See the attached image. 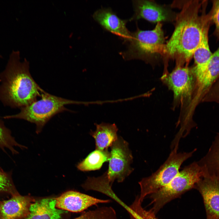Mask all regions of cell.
<instances>
[{"label":"cell","mask_w":219,"mask_h":219,"mask_svg":"<svg viewBox=\"0 0 219 219\" xmlns=\"http://www.w3.org/2000/svg\"><path fill=\"white\" fill-rule=\"evenodd\" d=\"M200 7L197 1H187L176 15L174 30L163 54L176 59L178 64L189 62L201 40L207 19L200 15Z\"/></svg>","instance_id":"obj_1"},{"label":"cell","mask_w":219,"mask_h":219,"mask_svg":"<svg viewBox=\"0 0 219 219\" xmlns=\"http://www.w3.org/2000/svg\"><path fill=\"white\" fill-rule=\"evenodd\" d=\"M19 51L12 50L5 70L0 73V101L12 108L30 104L45 92L37 84L30 71L29 61H21Z\"/></svg>","instance_id":"obj_2"},{"label":"cell","mask_w":219,"mask_h":219,"mask_svg":"<svg viewBox=\"0 0 219 219\" xmlns=\"http://www.w3.org/2000/svg\"><path fill=\"white\" fill-rule=\"evenodd\" d=\"M40 99L20 108V112L15 115L6 116L5 119H23L36 125V132L40 133L46 123L56 114L69 110L66 105L79 102L50 94L46 92L42 94Z\"/></svg>","instance_id":"obj_3"},{"label":"cell","mask_w":219,"mask_h":219,"mask_svg":"<svg viewBox=\"0 0 219 219\" xmlns=\"http://www.w3.org/2000/svg\"><path fill=\"white\" fill-rule=\"evenodd\" d=\"M202 176L200 166L194 162L186 166L166 186L151 194V209L155 214L166 204L194 188Z\"/></svg>","instance_id":"obj_4"},{"label":"cell","mask_w":219,"mask_h":219,"mask_svg":"<svg viewBox=\"0 0 219 219\" xmlns=\"http://www.w3.org/2000/svg\"><path fill=\"white\" fill-rule=\"evenodd\" d=\"M165 40L162 24L158 23L152 30L137 29L132 33L127 50L120 54L126 60L135 59L146 60L149 57L163 54Z\"/></svg>","instance_id":"obj_5"},{"label":"cell","mask_w":219,"mask_h":219,"mask_svg":"<svg viewBox=\"0 0 219 219\" xmlns=\"http://www.w3.org/2000/svg\"><path fill=\"white\" fill-rule=\"evenodd\" d=\"M196 150L189 152L178 153L177 149H173L166 161L155 172L143 178L139 182L141 201L142 203L148 195L155 193L167 185L179 173L182 164L191 157Z\"/></svg>","instance_id":"obj_6"},{"label":"cell","mask_w":219,"mask_h":219,"mask_svg":"<svg viewBox=\"0 0 219 219\" xmlns=\"http://www.w3.org/2000/svg\"><path fill=\"white\" fill-rule=\"evenodd\" d=\"M110 147L108 169L104 174L112 185L116 180L119 182H123L134 169L130 166L133 158L126 141L118 137Z\"/></svg>","instance_id":"obj_7"},{"label":"cell","mask_w":219,"mask_h":219,"mask_svg":"<svg viewBox=\"0 0 219 219\" xmlns=\"http://www.w3.org/2000/svg\"><path fill=\"white\" fill-rule=\"evenodd\" d=\"M162 81L172 90L176 102H189L192 97L195 76L193 71L179 64L171 72L162 78Z\"/></svg>","instance_id":"obj_8"},{"label":"cell","mask_w":219,"mask_h":219,"mask_svg":"<svg viewBox=\"0 0 219 219\" xmlns=\"http://www.w3.org/2000/svg\"><path fill=\"white\" fill-rule=\"evenodd\" d=\"M134 10L131 21L141 19L153 23L175 20L177 14L169 8L153 1L139 0L132 1Z\"/></svg>","instance_id":"obj_9"},{"label":"cell","mask_w":219,"mask_h":219,"mask_svg":"<svg viewBox=\"0 0 219 219\" xmlns=\"http://www.w3.org/2000/svg\"><path fill=\"white\" fill-rule=\"evenodd\" d=\"M194 188L203 198L207 219H219V179L202 176Z\"/></svg>","instance_id":"obj_10"},{"label":"cell","mask_w":219,"mask_h":219,"mask_svg":"<svg viewBox=\"0 0 219 219\" xmlns=\"http://www.w3.org/2000/svg\"><path fill=\"white\" fill-rule=\"evenodd\" d=\"M56 207L72 212H81L89 207L101 203H108L110 200L101 199L74 191H69L55 199Z\"/></svg>","instance_id":"obj_11"},{"label":"cell","mask_w":219,"mask_h":219,"mask_svg":"<svg viewBox=\"0 0 219 219\" xmlns=\"http://www.w3.org/2000/svg\"><path fill=\"white\" fill-rule=\"evenodd\" d=\"M92 16L104 30L117 36L124 43H128L130 40L132 33L126 27L129 20L120 19L111 9H98L94 12Z\"/></svg>","instance_id":"obj_12"},{"label":"cell","mask_w":219,"mask_h":219,"mask_svg":"<svg viewBox=\"0 0 219 219\" xmlns=\"http://www.w3.org/2000/svg\"><path fill=\"white\" fill-rule=\"evenodd\" d=\"M33 199L18 193L7 200L0 201V219H20L26 217Z\"/></svg>","instance_id":"obj_13"},{"label":"cell","mask_w":219,"mask_h":219,"mask_svg":"<svg viewBox=\"0 0 219 219\" xmlns=\"http://www.w3.org/2000/svg\"><path fill=\"white\" fill-rule=\"evenodd\" d=\"M208 30L207 21L203 28L201 40L193 56L195 64L193 71L195 78L196 87L203 79L213 54L209 45Z\"/></svg>","instance_id":"obj_14"},{"label":"cell","mask_w":219,"mask_h":219,"mask_svg":"<svg viewBox=\"0 0 219 219\" xmlns=\"http://www.w3.org/2000/svg\"><path fill=\"white\" fill-rule=\"evenodd\" d=\"M55 199L44 198L30 204L26 219H60L68 211L58 209Z\"/></svg>","instance_id":"obj_15"},{"label":"cell","mask_w":219,"mask_h":219,"mask_svg":"<svg viewBox=\"0 0 219 219\" xmlns=\"http://www.w3.org/2000/svg\"><path fill=\"white\" fill-rule=\"evenodd\" d=\"M198 163L202 176L219 179V133L215 137L206 155Z\"/></svg>","instance_id":"obj_16"},{"label":"cell","mask_w":219,"mask_h":219,"mask_svg":"<svg viewBox=\"0 0 219 219\" xmlns=\"http://www.w3.org/2000/svg\"><path fill=\"white\" fill-rule=\"evenodd\" d=\"M219 77V47L212 54L208 67L201 82L196 87L195 99L202 100Z\"/></svg>","instance_id":"obj_17"},{"label":"cell","mask_w":219,"mask_h":219,"mask_svg":"<svg viewBox=\"0 0 219 219\" xmlns=\"http://www.w3.org/2000/svg\"><path fill=\"white\" fill-rule=\"evenodd\" d=\"M96 130L90 132V134L95 140L96 148L101 151L108 150L118 138V129L114 123H103L96 124Z\"/></svg>","instance_id":"obj_18"},{"label":"cell","mask_w":219,"mask_h":219,"mask_svg":"<svg viewBox=\"0 0 219 219\" xmlns=\"http://www.w3.org/2000/svg\"><path fill=\"white\" fill-rule=\"evenodd\" d=\"M110 156V152L108 150L101 151L96 149L79 162L77 168L83 172L99 169L104 162L109 161Z\"/></svg>","instance_id":"obj_19"},{"label":"cell","mask_w":219,"mask_h":219,"mask_svg":"<svg viewBox=\"0 0 219 219\" xmlns=\"http://www.w3.org/2000/svg\"><path fill=\"white\" fill-rule=\"evenodd\" d=\"M74 219H118L114 209L104 206L89 210Z\"/></svg>","instance_id":"obj_20"},{"label":"cell","mask_w":219,"mask_h":219,"mask_svg":"<svg viewBox=\"0 0 219 219\" xmlns=\"http://www.w3.org/2000/svg\"><path fill=\"white\" fill-rule=\"evenodd\" d=\"M4 191L12 196L18 193L16 192L9 178L5 175L0 173V192Z\"/></svg>","instance_id":"obj_21"},{"label":"cell","mask_w":219,"mask_h":219,"mask_svg":"<svg viewBox=\"0 0 219 219\" xmlns=\"http://www.w3.org/2000/svg\"><path fill=\"white\" fill-rule=\"evenodd\" d=\"M211 18L215 25L217 32L219 36V0L214 1Z\"/></svg>","instance_id":"obj_22"},{"label":"cell","mask_w":219,"mask_h":219,"mask_svg":"<svg viewBox=\"0 0 219 219\" xmlns=\"http://www.w3.org/2000/svg\"><path fill=\"white\" fill-rule=\"evenodd\" d=\"M7 137L4 129L0 125V145L7 146Z\"/></svg>","instance_id":"obj_23"},{"label":"cell","mask_w":219,"mask_h":219,"mask_svg":"<svg viewBox=\"0 0 219 219\" xmlns=\"http://www.w3.org/2000/svg\"><path fill=\"white\" fill-rule=\"evenodd\" d=\"M212 89L215 94L219 97V81L214 84Z\"/></svg>","instance_id":"obj_24"},{"label":"cell","mask_w":219,"mask_h":219,"mask_svg":"<svg viewBox=\"0 0 219 219\" xmlns=\"http://www.w3.org/2000/svg\"><path fill=\"white\" fill-rule=\"evenodd\" d=\"M157 219L155 218H150V217H148V218H146V219Z\"/></svg>","instance_id":"obj_25"},{"label":"cell","mask_w":219,"mask_h":219,"mask_svg":"<svg viewBox=\"0 0 219 219\" xmlns=\"http://www.w3.org/2000/svg\"><path fill=\"white\" fill-rule=\"evenodd\" d=\"M2 57V56L0 55V57Z\"/></svg>","instance_id":"obj_26"}]
</instances>
